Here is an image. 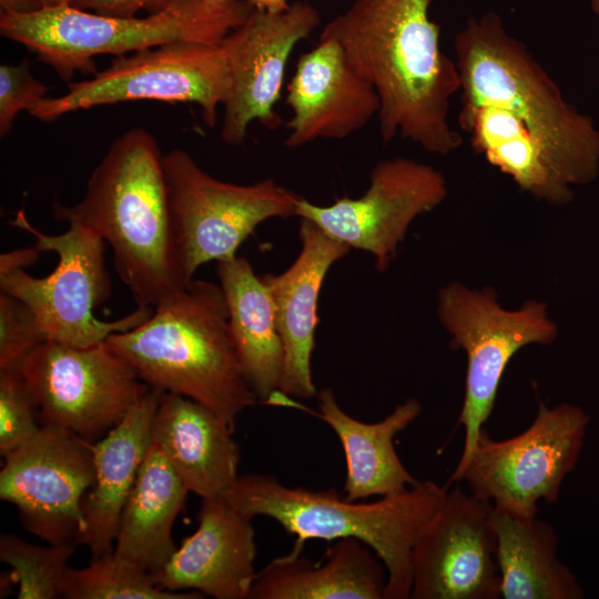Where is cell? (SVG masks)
Listing matches in <instances>:
<instances>
[{
    "label": "cell",
    "instance_id": "cell-18",
    "mask_svg": "<svg viewBox=\"0 0 599 599\" xmlns=\"http://www.w3.org/2000/svg\"><path fill=\"white\" fill-rule=\"evenodd\" d=\"M301 251L280 274L261 275L275 309L284 362L280 393L300 399L316 394L312 377V354L318 323V297L329 268L351 247L326 234L307 219H300Z\"/></svg>",
    "mask_w": 599,
    "mask_h": 599
},
{
    "label": "cell",
    "instance_id": "cell-3",
    "mask_svg": "<svg viewBox=\"0 0 599 599\" xmlns=\"http://www.w3.org/2000/svg\"><path fill=\"white\" fill-rule=\"evenodd\" d=\"M149 387L195 400L233 430L258 402L238 362L220 285L192 280L139 326L106 341Z\"/></svg>",
    "mask_w": 599,
    "mask_h": 599
},
{
    "label": "cell",
    "instance_id": "cell-30",
    "mask_svg": "<svg viewBox=\"0 0 599 599\" xmlns=\"http://www.w3.org/2000/svg\"><path fill=\"white\" fill-rule=\"evenodd\" d=\"M37 409L19 367L0 369V454L7 456L41 428Z\"/></svg>",
    "mask_w": 599,
    "mask_h": 599
},
{
    "label": "cell",
    "instance_id": "cell-39",
    "mask_svg": "<svg viewBox=\"0 0 599 599\" xmlns=\"http://www.w3.org/2000/svg\"><path fill=\"white\" fill-rule=\"evenodd\" d=\"M214 1L227 2V1H233V0H214Z\"/></svg>",
    "mask_w": 599,
    "mask_h": 599
},
{
    "label": "cell",
    "instance_id": "cell-20",
    "mask_svg": "<svg viewBox=\"0 0 599 599\" xmlns=\"http://www.w3.org/2000/svg\"><path fill=\"white\" fill-rule=\"evenodd\" d=\"M234 430L213 410L187 397L162 393L152 443L186 487L202 499L224 497L238 478Z\"/></svg>",
    "mask_w": 599,
    "mask_h": 599
},
{
    "label": "cell",
    "instance_id": "cell-25",
    "mask_svg": "<svg viewBox=\"0 0 599 599\" xmlns=\"http://www.w3.org/2000/svg\"><path fill=\"white\" fill-rule=\"evenodd\" d=\"M458 124L473 149L508 175L524 192L551 204L567 203L572 191L546 148L510 111L460 100Z\"/></svg>",
    "mask_w": 599,
    "mask_h": 599
},
{
    "label": "cell",
    "instance_id": "cell-17",
    "mask_svg": "<svg viewBox=\"0 0 599 599\" xmlns=\"http://www.w3.org/2000/svg\"><path fill=\"white\" fill-rule=\"evenodd\" d=\"M285 101L292 110L284 140L290 149L319 139H346L379 111L374 87L353 68L337 41L321 37L300 55Z\"/></svg>",
    "mask_w": 599,
    "mask_h": 599
},
{
    "label": "cell",
    "instance_id": "cell-29",
    "mask_svg": "<svg viewBox=\"0 0 599 599\" xmlns=\"http://www.w3.org/2000/svg\"><path fill=\"white\" fill-rule=\"evenodd\" d=\"M75 547L28 542L13 534L0 535V560L11 568L19 599L61 598V585Z\"/></svg>",
    "mask_w": 599,
    "mask_h": 599
},
{
    "label": "cell",
    "instance_id": "cell-34",
    "mask_svg": "<svg viewBox=\"0 0 599 599\" xmlns=\"http://www.w3.org/2000/svg\"><path fill=\"white\" fill-rule=\"evenodd\" d=\"M41 251L34 245L3 253L0 256V270L21 267L26 268L37 263Z\"/></svg>",
    "mask_w": 599,
    "mask_h": 599
},
{
    "label": "cell",
    "instance_id": "cell-8",
    "mask_svg": "<svg viewBox=\"0 0 599 599\" xmlns=\"http://www.w3.org/2000/svg\"><path fill=\"white\" fill-rule=\"evenodd\" d=\"M234 30L216 43L173 42L115 57L92 79L70 83L64 94L45 97L28 112L52 122L70 112L119 102H182L197 104L204 122L214 126L231 87Z\"/></svg>",
    "mask_w": 599,
    "mask_h": 599
},
{
    "label": "cell",
    "instance_id": "cell-13",
    "mask_svg": "<svg viewBox=\"0 0 599 599\" xmlns=\"http://www.w3.org/2000/svg\"><path fill=\"white\" fill-rule=\"evenodd\" d=\"M91 446L67 429L41 425L3 457L1 500L14 505L24 528L51 545L87 542L82 505L94 484Z\"/></svg>",
    "mask_w": 599,
    "mask_h": 599
},
{
    "label": "cell",
    "instance_id": "cell-5",
    "mask_svg": "<svg viewBox=\"0 0 599 599\" xmlns=\"http://www.w3.org/2000/svg\"><path fill=\"white\" fill-rule=\"evenodd\" d=\"M460 100L506 109L524 121L571 184L595 179L599 129L562 94L525 43L493 11L469 18L455 37Z\"/></svg>",
    "mask_w": 599,
    "mask_h": 599
},
{
    "label": "cell",
    "instance_id": "cell-35",
    "mask_svg": "<svg viewBox=\"0 0 599 599\" xmlns=\"http://www.w3.org/2000/svg\"><path fill=\"white\" fill-rule=\"evenodd\" d=\"M1 13L27 14L41 9L38 0H0Z\"/></svg>",
    "mask_w": 599,
    "mask_h": 599
},
{
    "label": "cell",
    "instance_id": "cell-32",
    "mask_svg": "<svg viewBox=\"0 0 599 599\" xmlns=\"http://www.w3.org/2000/svg\"><path fill=\"white\" fill-rule=\"evenodd\" d=\"M49 88L37 80L28 60L0 65V135L4 136L21 111H30L45 98Z\"/></svg>",
    "mask_w": 599,
    "mask_h": 599
},
{
    "label": "cell",
    "instance_id": "cell-6",
    "mask_svg": "<svg viewBox=\"0 0 599 599\" xmlns=\"http://www.w3.org/2000/svg\"><path fill=\"white\" fill-rule=\"evenodd\" d=\"M254 7L246 0H179L144 18L105 16L73 6L0 16V32L49 64L63 80L94 72L93 59L173 42L216 43L242 26Z\"/></svg>",
    "mask_w": 599,
    "mask_h": 599
},
{
    "label": "cell",
    "instance_id": "cell-37",
    "mask_svg": "<svg viewBox=\"0 0 599 599\" xmlns=\"http://www.w3.org/2000/svg\"><path fill=\"white\" fill-rule=\"evenodd\" d=\"M75 0H38L41 9L73 6Z\"/></svg>",
    "mask_w": 599,
    "mask_h": 599
},
{
    "label": "cell",
    "instance_id": "cell-9",
    "mask_svg": "<svg viewBox=\"0 0 599 599\" xmlns=\"http://www.w3.org/2000/svg\"><path fill=\"white\" fill-rule=\"evenodd\" d=\"M163 169L176 250L189 282L201 265L236 256L261 223L297 214L302 196L272 179L224 182L181 149L163 155Z\"/></svg>",
    "mask_w": 599,
    "mask_h": 599
},
{
    "label": "cell",
    "instance_id": "cell-15",
    "mask_svg": "<svg viewBox=\"0 0 599 599\" xmlns=\"http://www.w3.org/2000/svg\"><path fill=\"white\" fill-rule=\"evenodd\" d=\"M494 506L460 487L447 490L412 551V599H498Z\"/></svg>",
    "mask_w": 599,
    "mask_h": 599
},
{
    "label": "cell",
    "instance_id": "cell-19",
    "mask_svg": "<svg viewBox=\"0 0 599 599\" xmlns=\"http://www.w3.org/2000/svg\"><path fill=\"white\" fill-rule=\"evenodd\" d=\"M197 524L169 562L153 573L158 587L216 599H248L257 572L253 518L219 497L202 499Z\"/></svg>",
    "mask_w": 599,
    "mask_h": 599
},
{
    "label": "cell",
    "instance_id": "cell-16",
    "mask_svg": "<svg viewBox=\"0 0 599 599\" xmlns=\"http://www.w3.org/2000/svg\"><path fill=\"white\" fill-rule=\"evenodd\" d=\"M321 23L319 11L307 1H296L280 12L253 9L234 30L231 87L223 104L221 139L237 146L248 126L257 121L273 130L281 123L275 111L285 70L294 48Z\"/></svg>",
    "mask_w": 599,
    "mask_h": 599
},
{
    "label": "cell",
    "instance_id": "cell-27",
    "mask_svg": "<svg viewBox=\"0 0 599 599\" xmlns=\"http://www.w3.org/2000/svg\"><path fill=\"white\" fill-rule=\"evenodd\" d=\"M500 595L505 599H581L576 575L559 559L554 527L537 516L494 507Z\"/></svg>",
    "mask_w": 599,
    "mask_h": 599
},
{
    "label": "cell",
    "instance_id": "cell-14",
    "mask_svg": "<svg viewBox=\"0 0 599 599\" xmlns=\"http://www.w3.org/2000/svg\"><path fill=\"white\" fill-rule=\"evenodd\" d=\"M446 195V180L439 171L395 156L372 169L362 196L337 199L325 206L302 196L296 216L311 220L351 248L370 253L376 268L384 272L413 221L439 205Z\"/></svg>",
    "mask_w": 599,
    "mask_h": 599
},
{
    "label": "cell",
    "instance_id": "cell-4",
    "mask_svg": "<svg viewBox=\"0 0 599 599\" xmlns=\"http://www.w3.org/2000/svg\"><path fill=\"white\" fill-rule=\"evenodd\" d=\"M446 494L445 487L423 480L376 501L359 502L347 500L335 488L290 487L274 476L247 474L238 476L224 498L244 515L270 517L296 536L292 552H301L311 539L363 541L385 566V599H407L413 547Z\"/></svg>",
    "mask_w": 599,
    "mask_h": 599
},
{
    "label": "cell",
    "instance_id": "cell-26",
    "mask_svg": "<svg viewBox=\"0 0 599 599\" xmlns=\"http://www.w3.org/2000/svg\"><path fill=\"white\" fill-rule=\"evenodd\" d=\"M189 490L151 443L122 509L114 552L149 572L160 571L177 549L172 528Z\"/></svg>",
    "mask_w": 599,
    "mask_h": 599
},
{
    "label": "cell",
    "instance_id": "cell-38",
    "mask_svg": "<svg viewBox=\"0 0 599 599\" xmlns=\"http://www.w3.org/2000/svg\"><path fill=\"white\" fill-rule=\"evenodd\" d=\"M590 6H591L592 12L599 16V0H591Z\"/></svg>",
    "mask_w": 599,
    "mask_h": 599
},
{
    "label": "cell",
    "instance_id": "cell-36",
    "mask_svg": "<svg viewBox=\"0 0 599 599\" xmlns=\"http://www.w3.org/2000/svg\"><path fill=\"white\" fill-rule=\"evenodd\" d=\"M255 9L270 12H280L286 10L291 3L287 0H246Z\"/></svg>",
    "mask_w": 599,
    "mask_h": 599
},
{
    "label": "cell",
    "instance_id": "cell-11",
    "mask_svg": "<svg viewBox=\"0 0 599 599\" xmlns=\"http://www.w3.org/2000/svg\"><path fill=\"white\" fill-rule=\"evenodd\" d=\"M590 416L568 403L538 412L522 433L494 440L483 429L458 477L470 493L489 500L496 509L537 516L538 501L559 499L562 481L579 460Z\"/></svg>",
    "mask_w": 599,
    "mask_h": 599
},
{
    "label": "cell",
    "instance_id": "cell-24",
    "mask_svg": "<svg viewBox=\"0 0 599 599\" xmlns=\"http://www.w3.org/2000/svg\"><path fill=\"white\" fill-rule=\"evenodd\" d=\"M216 263L238 362L258 400L271 403L280 393L284 351L270 291L247 258Z\"/></svg>",
    "mask_w": 599,
    "mask_h": 599
},
{
    "label": "cell",
    "instance_id": "cell-33",
    "mask_svg": "<svg viewBox=\"0 0 599 599\" xmlns=\"http://www.w3.org/2000/svg\"><path fill=\"white\" fill-rule=\"evenodd\" d=\"M179 0H75L73 7L105 16L134 17L141 10L164 11Z\"/></svg>",
    "mask_w": 599,
    "mask_h": 599
},
{
    "label": "cell",
    "instance_id": "cell-10",
    "mask_svg": "<svg viewBox=\"0 0 599 599\" xmlns=\"http://www.w3.org/2000/svg\"><path fill=\"white\" fill-rule=\"evenodd\" d=\"M437 313L451 335L450 345L467 356L465 396L458 423L465 430L459 461L448 484L457 483L484 424L494 409L504 372L511 357L529 344H550L556 326L544 304L529 301L516 311L502 308L491 290H469L453 283L438 293Z\"/></svg>",
    "mask_w": 599,
    "mask_h": 599
},
{
    "label": "cell",
    "instance_id": "cell-31",
    "mask_svg": "<svg viewBox=\"0 0 599 599\" xmlns=\"http://www.w3.org/2000/svg\"><path fill=\"white\" fill-rule=\"evenodd\" d=\"M45 338L29 308L0 291V369L19 367Z\"/></svg>",
    "mask_w": 599,
    "mask_h": 599
},
{
    "label": "cell",
    "instance_id": "cell-7",
    "mask_svg": "<svg viewBox=\"0 0 599 599\" xmlns=\"http://www.w3.org/2000/svg\"><path fill=\"white\" fill-rule=\"evenodd\" d=\"M11 224L33 235L41 252L58 255L57 266L44 277H34L21 267L0 270V291L29 308L45 341L91 346L113 333L139 326L152 315L153 307L144 305L114 321L94 315L110 297L111 282L105 266L106 243L89 229L69 223L62 234H44L29 222L23 209Z\"/></svg>",
    "mask_w": 599,
    "mask_h": 599
},
{
    "label": "cell",
    "instance_id": "cell-12",
    "mask_svg": "<svg viewBox=\"0 0 599 599\" xmlns=\"http://www.w3.org/2000/svg\"><path fill=\"white\" fill-rule=\"evenodd\" d=\"M20 370L40 425L67 429L90 443L112 429L150 389L105 341L85 347L44 341Z\"/></svg>",
    "mask_w": 599,
    "mask_h": 599
},
{
    "label": "cell",
    "instance_id": "cell-28",
    "mask_svg": "<svg viewBox=\"0 0 599 599\" xmlns=\"http://www.w3.org/2000/svg\"><path fill=\"white\" fill-rule=\"evenodd\" d=\"M197 591L176 592L158 587L154 575L118 555L92 558L84 568H67L61 598L67 599H195Z\"/></svg>",
    "mask_w": 599,
    "mask_h": 599
},
{
    "label": "cell",
    "instance_id": "cell-2",
    "mask_svg": "<svg viewBox=\"0 0 599 599\" xmlns=\"http://www.w3.org/2000/svg\"><path fill=\"white\" fill-rule=\"evenodd\" d=\"M59 222L78 223L105 241L136 305L154 307L186 286L170 213L163 155L143 128L118 136L92 171L84 196L54 203Z\"/></svg>",
    "mask_w": 599,
    "mask_h": 599
},
{
    "label": "cell",
    "instance_id": "cell-22",
    "mask_svg": "<svg viewBox=\"0 0 599 599\" xmlns=\"http://www.w3.org/2000/svg\"><path fill=\"white\" fill-rule=\"evenodd\" d=\"M334 541L322 565L292 551L271 560L248 599H385L387 573L374 550L356 538Z\"/></svg>",
    "mask_w": 599,
    "mask_h": 599
},
{
    "label": "cell",
    "instance_id": "cell-21",
    "mask_svg": "<svg viewBox=\"0 0 599 599\" xmlns=\"http://www.w3.org/2000/svg\"><path fill=\"white\" fill-rule=\"evenodd\" d=\"M162 393L150 387L112 429L92 443L94 484L82 505L92 558L114 550L122 509L152 443Z\"/></svg>",
    "mask_w": 599,
    "mask_h": 599
},
{
    "label": "cell",
    "instance_id": "cell-23",
    "mask_svg": "<svg viewBox=\"0 0 599 599\" xmlns=\"http://www.w3.org/2000/svg\"><path fill=\"white\" fill-rule=\"evenodd\" d=\"M317 398V416L333 429L344 450L347 470L344 497L347 500L383 497L418 483L404 466L394 446L395 436L422 412L416 398L405 400L376 423H365L347 414L328 387L322 388Z\"/></svg>",
    "mask_w": 599,
    "mask_h": 599
},
{
    "label": "cell",
    "instance_id": "cell-1",
    "mask_svg": "<svg viewBox=\"0 0 599 599\" xmlns=\"http://www.w3.org/2000/svg\"><path fill=\"white\" fill-rule=\"evenodd\" d=\"M433 2L354 0L319 37L337 41L353 68L374 87L384 142L399 136L429 153L447 155L463 143L448 118L460 78L429 17Z\"/></svg>",
    "mask_w": 599,
    "mask_h": 599
}]
</instances>
